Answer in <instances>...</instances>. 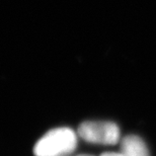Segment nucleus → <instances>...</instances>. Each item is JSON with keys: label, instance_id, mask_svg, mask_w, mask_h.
Here are the masks:
<instances>
[{"label": "nucleus", "instance_id": "39448f33", "mask_svg": "<svg viewBox=\"0 0 156 156\" xmlns=\"http://www.w3.org/2000/svg\"><path fill=\"white\" fill-rule=\"evenodd\" d=\"M82 156H88V155H82Z\"/></svg>", "mask_w": 156, "mask_h": 156}, {"label": "nucleus", "instance_id": "7ed1b4c3", "mask_svg": "<svg viewBox=\"0 0 156 156\" xmlns=\"http://www.w3.org/2000/svg\"><path fill=\"white\" fill-rule=\"evenodd\" d=\"M121 153L124 156H150L147 146L138 136H126L121 142Z\"/></svg>", "mask_w": 156, "mask_h": 156}, {"label": "nucleus", "instance_id": "f03ea898", "mask_svg": "<svg viewBox=\"0 0 156 156\" xmlns=\"http://www.w3.org/2000/svg\"><path fill=\"white\" fill-rule=\"evenodd\" d=\"M78 134L85 141L96 144L114 145L120 140V129L112 122H84Z\"/></svg>", "mask_w": 156, "mask_h": 156}, {"label": "nucleus", "instance_id": "f257e3e1", "mask_svg": "<svg viewBox=\"0 0 156 156\" xmlns=\"http://www.w3.org/2000/svg\"><path fill=\"white\" fill-rule=\"evenodd\" d=\"M77 138L69 128H57L49 131L35 145L36 156H67L75 150Z\"/></svg>", "mask_w": 156, "mask_h": 156}, {"label": "nucleus", "instance_id": "20e7f679", "mask_svg": "<svg viewBox=\"0 0 156 156\" xmlns=\"http://www.w3.org/2000/svg\"><path fill=\"white\" fill-rule=\"evenodd\" d=\"M101 156H124L122 153H114V152H108V153L101 154Z\"/></svg>", "mask_w": 156, "mask_h": 156}]
</instances>
